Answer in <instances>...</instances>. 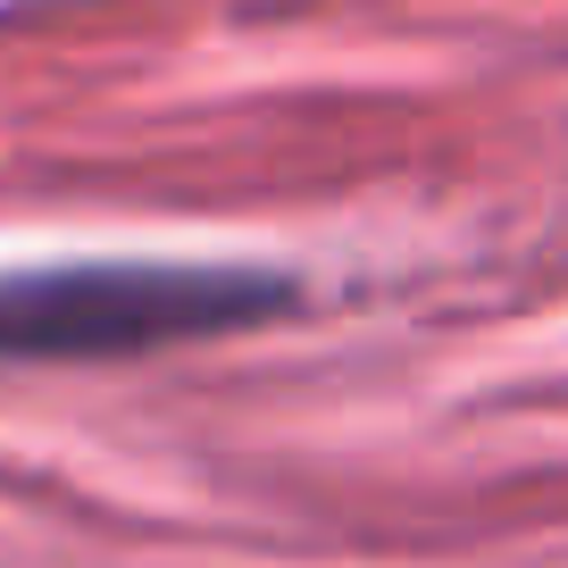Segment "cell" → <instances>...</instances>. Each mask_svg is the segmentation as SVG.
<instances>
[{"label": "cell", "instance_id": "1", "mask_svg": "<svg viewBox=\"0 0 568 568\" xmlns=\"http://www.w3.org/2000/svg\"><path fill=\"white\" fill-rule=\"evenodd\" d=\"M284 284L251 267H168V260H92L0 276V359H109L184 335L276 318Z\"/></svg>", "mask_w": 568, "mask_h": 568}]
</instances>
